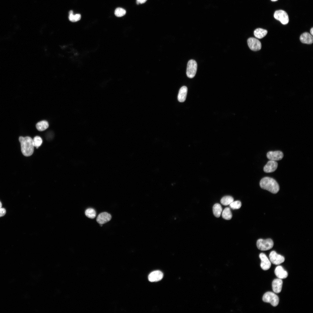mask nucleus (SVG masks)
I'll use <instances>...</instances> for the list:
<instances>
[{
  "label": "nucleus",
  "instance_id": "obj_1",
  "mask_svg": "<svg viewBox=\"0 0 313 313\" xmlns=\"http://www.w3.org/2000/svg\"><path fill=\"white\" fill-rule=\"evenodd\" d=\"M22 153L25 156L31 155L34 151L33 139L30 137L20 136L19 138Z\"/></svg>",
  "mask_w": 313,
  "mask_h": 313
},
{
  "label": "nucleus",
  "instance_id": "obj_2",
  "mask_svg": "<svg viewBox=\"0 0 313 313\" xmlns=\"http://www.w3.org/2000/svg\"><path fill=\"white\" fill-rule=\"evenodd\" d=\"M260 185L261 188L273 194L277 193L279 190V185L276 181L268 177L263 178L260 181Z\"/></svg>",
  "mask_w": 313,
  "mask_h": 313
},
{
  "label": "nucleus",
  "instance_id": "obj_3",
  "mask_svg": "<svg viewBox=\"0 0 313 313\" xmlns=\"http://www.w3.org/2000/svg\"><path fill=\"white\" fill-rule=\"evenodd\" d=\"M262 299L265 302L270 303L273 306H277L279 303V299L278 296L274 293L268 292L263 295Z\"/></svg>",
  "mask_w": 313,
  "mask_h": 313
},
{
  "label": "nucleus",
  "instance_id": "obj_4",
  "mask_svg": "<svg viewBox=\"0 0 313 313\" xmlns=\"http://www.w3.org/2000/svg\"><path fill=\"white\" fill-rule=\"evenodd\" d=\"M273 241L270 239H259L256 242V246L258 248L262 251L270 250L273 247Z\"/></svg>",
  "mask_w": 313,
  "mask_h": 313
},
{
  "label": "nucleus",
  "instance_id": "obj_5",
  "mask_svg": "<svg viewBox=\"0 0 313 313\" xmlns=\"http://www.w3.org/2000/svg\"><path fill=\"white\" fill-rule=\"evenodd\" d=\"M197 64L196 61L191 59L188 61L187 63L186 74L190 78H193L196 74L197 70Z\"/></svg>",
  "mask_w": 313,
  "mask_h": 313
},
{
  "label": "nucleus",
  "instance_id": "obj_6",
  "mask_svg": "<svg viewBox=\"0 0 313 313\" xmlns=\"http://www.w3.org/2000/svg\"><path fill=\"white\" fill-rule=\"evenodd\" d=\"M274 17L283 25L287 24L289 21V17L287 13L282 10L276 11L274 14Z\"/></svg>",
  "mask_w": 313,
  "mask_h": 313
},
{
  "label": "nucleus",
  "instance_id": "obj_7",
  "mask_svg": "<svg viewBox=\"0 0 313 313\" xmlns=\"http://www.w3.org/2000/svg\"><path fill=\"white\" fill-rule=\"evenodd\" d=\"M270 261L273 264L278 265L283 263L285 258L283 256L278 254L274 251H271L269 254Z\"/></svg>",
  "mask_w": 313,
  "mask_h": 313
},
{
  "label": "nucleus",
  "instance_id": "obj_8",
  "mask_svg": "<svg viewBox=\"0 0 313 313\" xmlns=\"http://www.w3.org/2000/svg\"><path fill=\"white\" fill-rule=\"evenodd\" d=\"M247 43L250 48L253 51H258L261 48V42L256 38L253 37L250 38L248 39Z\"/></svg>",
  "mask_w": 313,
  "mask_h": 313
},
{
  "label": "nucleus",
  "instance_id": "obj_9",
  "mask_svg": "<svg viewBox=\"0 0 313 313\" xmlns=\"http://www.w3.org/2000/svg\"><path fill=\"white\" fill-rule=\"evenodd\" d=\"M259 256L261 261L260 266L261 268L265 270L269 269L271 266V263L266 255L261 253L260 254Z\"/></svg>",
  "mask_w": 313,
  "mask_h": 313
},
{
  "label": "nucleus",
  "instance_id": "obj_10",
  "mask_svg": "<svg viewBox=\"0 0 313 313\" xmlns=\"http://www.w3.org/2000/svg\"><path fill=\"white\" fill-rule=\"evenodd\" d=\"M267 156L270 160L276 161L282 159L283 156V154L282 152L280 151H270L267 152Z\"/></svg>",
  "mask_w": 313,
  "mask_h": 313
},
{
  "label": "nucleus",
  "instance_id": "obj_11",
  "mask_svg": "<svg viewBox=\"0 0 313 313\" xmlns=\"http://www.w3.org/2000/svg\"><path fill=\"white\" fill-rule=\"evenodd\" d=\"M163 274L159 270L152 272L149 275L148 279L151 282H157L161 280L163 277Z\"/></svg>",
  "mask_w": 313,
  "mask_h": 313
},
{
  "label": "nucleus",
  "instance_id": "obj_12",
  "mask_svg": "<svg viewBox=\"0 0 313 313\" xmlns=\"http://www.w3.org/2000/svg\"><path fill=\"white\" fill-rule=\"evenodd\" d=\"M111 215L105 212L100 213L97 216L96 220L100 224H103L109 221L111 219Z\"/></svg>",
  "mask_w": 313,
  "mask_h": 313
},
{
  "label": "nucleus",
  "instance_id": "obj_13",
  "mask_svg": "<svg viewBox=\"0 0 313 313\" xmlns=\"http://www.w3.org/2000/svg\"><path fill=\"white\" fill-rule=\"evenodd\" d=\"M278 163L275 161L270 160L263 168V170L266 173H270L274 172L277 168Z\"/></svg>",
  "mask_w": 313,
  "mask_h": 313
},
{
  "label": "nucleus",
  "instance_id": "obj_14",
  "mask_svg": "<svg viewBox=\"0 0 313 313\" xmlns=\"http://www.w3.org/2000/svg\"><path fill=\"white\" fill-rule=\"evenodd\" d=\"M283 281L281 279L278 278L273 280L272 283L273 291L276 293L280 292L281 291Z\"/></svg>",
  "mask_w": 313,
  "mask_h": 313
},
{
  "label": "nucleus",
  "instance_id": "obj_15",
  "mask_svg": "<svg viewBox=\"0 0 313 313\" xmlns=\"http://www.w3.org/2000/svg\"><path fill=\"white\" fill-rule=\"evenodd\" d=\"M274 273L276 276L281 279H285L288 276L287 272L281 265L277 266L275 270Z\"/></svg>",
  "mask_w": 313,
  "mask_h": 313
},
{
  "label": "nucleus",
  "instance_id": "obj_16",
  "mask_svg": "<svg viewBox=\"0 0 313 313\" xmlns=\"http://www.w3.org/2000/svg\"><path fill=\"white\" fill-rule=\"evenodd\" d=\"M301 42L304 43L311 44L313 43L312 36L307 32L303 33L300 38Z\"/></svg>",
  "mask_w": 313,
  "mask_h": 313
},
{
  "label": "nucleus",
  "instance_id": "obj_17",
  "mask_svg": "<svg viewBox=\"0 0 313 313\" xmlns=\"http://www.w3.org/2000/svg\"><path fill=\"white\" fill-rule=\"evenodd\" d=\"M187 92L188 88L185 86H183L180 88L178 95V99L180 102H183L185 101Z\"/></svg>",
  "mask_w": 313,
  "mask_h": 313
},
{
  "label": "nucleus",
  "instance_id": "obj_18",
  "mask_svg": "<svg viewBox=\"0 0 313 313\" xmlns=\"http://www.w3.org/2000/svg\"><path fill=\"white\" fill-rule=\"evenodd\" d=\"M267 33V30L261 28H258L254 31L255 36L259 39H261L266 36Z\"/></svg>",
  "mask_w": 313,
  "mask_h": 313
},
{
  "label": "nucleus",
  "instance_id": "obj_19",
  "mask_svg": "<svg viewBox=\"0 0 313 313\" xmlns=\"http://www.w3.org/2000/svg\"><path fill=\"white\" fill-rule=\"evenodd\" d=\"M36 126L38 130L42 131L45 130L48 127L49 124L47 121L43 120L37 123Z\"/></svg>",
  "mask_w": 313,
  "mask_h": 313
},
{
  "label": "nucleus",
  "instance_id": "obj_20",
  "mask_svg": "<svg viewBox=\"0 0 313 313\" xmlns=\"http://www.w3.org/2000/svg\"><path fill=\"white\" fill-rule=\"evenodd\" d=\"M222 211V208L220 204H215L213 207V212L214 216L217 218L219 217Z\"/></svg>",
  "mask_w": 313,
  "mask_h": 313
},
{
  "label": "nucleus",
  "instance_id": "obj_21",
  "mask_svg": "<svg viewBox=\"0 0 313 313\" xmlns=\"http://www.w3.org/2000/svg\"><path fill=\"white\" fill-rule=\"evenodd\" d=\"M222 216L225 219H230L232 217V214L230 209L228 207L225 208L222 212Z\"/></svg>",
  "mask_w": 313,
  "mask_h": 313
},
{
  "label": "nucleus",
  "instance_id": "obj_22",
  "mask_svg": "<svg viewBox=\"0 0 313 313\" xmlns=\"http://www.w3.org/2000/svg\"><path fill=\"white\" fill-rule=\"evenodd\" d=\"M234 199L230 196H226L223 197L221 200V203L224 205H230L234 201Z\"/></svg>",
  "mask_w": 313,
  "mask_h": 313
},
{
  "label": "nucleus",
  "instance_id": "obj_23",
  "mask_svg": "<svg viewBox=\"0 0 313 313\" xmlns=\"http://www.w3.org/2000/svg\"><path fill=\"white\" fill-rule=\"evenodd\" d=\"M85 214L87 217L92 219L94 218L96 215L95 210L92 208H89L86 209L85 212Z\"/></svg>",
  "mask_w": 313,
  "mask_h": 313
},
{
  "label": "nucleus",
  "instance_id": "obj_24",
  "mask_svg": "<svg viewBox=\"0 0 313 313\" xmlns=\"http://www.w3.org/2000/svg\"><path fill=\"white\" fill-rule=\"evenodd\" d=\"M33 144L34 147L38 148L41 145L42 143V139L39 136H36L33 139Z\"/></svg>",
  "mask_w": 313,
  "mask_h": 313
},
{
  "label": "nucleus",
  "instance_id": "obj_25",
  "mask_svg": "<svg viewBox=\"0 0 313 313\" xmlns=\"http://www.w3.org/2000/svg\"><path fill=\"white\" fill-rule=\"evenodd\" d=\"M126 13V10L121 8H117L114 11V14L117 17H121L124 15Z\"/></svg>",
  "mask_w": 313,
  "mask_h": 313
},
{
  "label": "nucleus",
  "instance_id": "obj_26",
  "mask_svg": "<svg viewBox=\"0 0 313 313\" xmlns=\"http://www.w3.org/2000/svg\"><path fill=\"white\" fill-rule=\"evenodd\" d=\"M81 15L80 14H76L74 15L73 13L69 14V19L70 21L75 22L79 20L81 18Z\"/></svg>",
  "mask_w": 313,
  "mask_h": 313
},
{
  "label": "nucleus",
  "instance_id": "obj_27",
  "mask_svg": "<svg viewBox=\"0 0 313 313\" xmlns=\"http://www.w3.org/2000/svg\"><path fill=\"white\" fill-rule=\"evenodd\" d=\"M229 205L230 207L232 209H237L241 208V203L240 201H233Z\"/></svg>",
  "mask_w": 313,
  "mask_h": 313
},
{
  "label": "nucleus",
  "instance_id": "obj_28",
  "mask_svg": "<svg viewBox=\"0 0 313 313\" xmlns=\"http://www.w3.org/2000/svg\"><path fill=\"white\" fill-rule=\"evenodd\" d=\"M6 213V210L3 208H0V217L4 216Z\"/></svg>",
  "mask_w": 313,
  "mask_h": 313
},
{
  "label": "nucleus",
  "instance_id": "obj_29",
  "mask_svg": "<svg viewBox=\"0 0 313 313\" xmlns=\"http://www.w3.org/2000/svg\"><path fill=\"white\" fill-rule=\"evenodd\" d=\"M147 0H137V4H142L145 3Z\"/></svg>",
  "mask_w": 313,
  "mask_h": 313
},
{
  "label": "nucleus",
  "instance_id": "obj_30",
  "mask_svg": "<svg viewBox=\"0 0 313 313\" xmlns=\"http://www.w3.org/2000/svg\"><path fill=\"white\" fill-rule=\"evenodd\" d=\"M310 32L312 35H313V28H312L310 30Z\"/></svg>",
  "mask_w": 313,
  "mask_h": 313
},
{
  "label": "nucleus",
  "instance_id": "obj_31",
  "mask_svg": "<svg viewBox=\"0 0 313 313\" xmlns=\"http://www.w3.org/2000/svg\"><path fill=\"white\" fill-rule=\"evenodd\" d=\"M2 206V203L0 201V208H1Z\"/></svg>",
  "mask_w": 313,
  "mask_h": 313
},
{
  "label": "nucleus",
  "instance_id": "obj_32",
  "mask_svg": "<svg viewBox=\"0 0 313 313\" xmlns=\"http://www.w3.org/2000/svg\"><path fill=\"white\" fill-rule=\"evenodd\" d=\"M271 0V1H277L278 0Z\"/></svg>",
  "mask_w": 313,
  "mask_h": 313
},
{
  "label": "nucleus",
  "instance_id": "obj_33",
  "mask_svg": "<svg viewBox=\"0 0 313 313\" xmlns=\"http://www.w3.org/2000/svg\"><path fill=\"white\" fill-rule=\"evenodd\" d=\"M100 226H102V224H100Z\"/></svg>",
  "mask_w": 313,
  "mask_h": 313
}]
</instances>
